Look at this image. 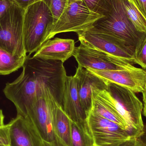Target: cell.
I'll list each match as a JSON object with an SVG mask.
<instances>
[{
	"label": "cell",
	"mask_w": 146,
	"mask_h": 146,
	"mask_svg": "<svg viewBox=\"0 0 146 146\" xmlns=\"http://www.w3.org/2000/svg\"><path fill=\"white\" fill-rule=\"evenodd\" d=\"M63 63L27 56L21 74L14 81L7 83L3 90L7 98L14 104L17 115L25 117L33 104L48 93L62 108L67 76Z\"/></svg>",
	"instance_id": "1"
},
{
	"label": "cell",
	"mask_w": 146,
	"mask_h": 146,
	"mask_svg": "<svg viewBox=\"0 0 146 146\" xmlns=\"http://www.w3.org/2000/svg\"><path fill=\"white\" fill-rule=\"evenodd\" d=\"M102 14L104 16L91 28L123 42L135 51L146 33L139 31L129 19L123 0H104Z\"/></svg>",
	"instance_id": "2"
},
{
	"label": "cell",
	"mask_w": 146,
	"mask_h": 146,
	"mask_svg": "<svg viewBox=\"0 0 146 146\" xmlns=\"http://www.w3.org/2000/svg\"><path fill=\"white\" fill-rule=\"evenodd\" d=\"M53 22V15L43 1L32 4L25 10L23 32L27 53L30 55L36 52L45 42Z\"/></svg>",
	"instance_id": "3"
},
{
	"label": "cell",
	"mask_w": 146,
	"mask_h": 146,
	"mask_svg": "<svg viewBox=\"0 0 146 146\" xmlns=\"http://www.w3.org/2000/svg\"><path fill=\"white\" fill-rule=\"evenodd\" d=\"M106 82V90L96 91L111 103L129 127L140 135L144 127L141 115L142 103L131 89L113 82Z\"/></svg>",
	"instance_id": "4"
},
{
	"label": "cell",
	"mask_w": 146,
	"mask_h": 146,
	"mask_svg": "<svg viewBox=\"0 0 146 146\" xmlns=\"http://www.w3.org/2000/svg\"><path fill=\"white\" fill-rule=\"evenodd\" d=\"M104 16L89 9L83 0H68L64 12L51 27L45 42L59 33L70 32L78 33L88 30Z\"/></svg>",
	"instance_id": "5"
},
{
	"label": "cell",
	"mask_w": 146,
	"mask_h": 146,
	"mask_svg": "<svg viewBox=\"0 0 146 146\" xmlns=\"http://www.w3.org/2000/svg\"><path fill=\"white\" fill-rule=\"evenodd\" d=\"M25 11L14 4L0 19V48L14 56H27L23 32Z\"/></svg>",
	"instance_id": "6"
},
{
	"label": "cell",
	"mask_w": 146,
	"mask_h": 146,
	"mask_svg": "<svg viewBox=\"0 0 146 146\" xmlns=\"http://www.w3.org/2000/svg\"><path fill=\"white\" fill-rule=\"evenodd\" d=\"M73 56L78 66L97 71H114L135 69L136 67L127 60L111 55L80 44L75 47Z\"/></svg>",
	"instance_id": "7"
},
{
	"label": "cell",
	"mask_w": 146,
	"mask_h": 146,
	"mask_svg": "<svg viewBox=\"0 0 146 146\" xmlns=\"http://www.w3.org/2000/svg\"><path fill=\"white\" fill-rule=\"evenodd\" d=\"M87 123L95 146H117L128 139L138 137L117 123L92 112Z\"/></svg>",
	"instance_id": "8"
},
{
	"label": "cell",
	"mask_w": 146,
	"mask_h": 146,
	"mask_svg": "<svg viewBox=\"0 0 146 146\" xmlns=\"http://www.w3.org/2000/svg\"><path fill=\"white\" fill-rule=\"evenodd\" d=\"M80 44L135 64V51L123 42L90 28L77 33Z\"/></svg>",
	"instance_id": "9"
},
{
	"label": "cell",
	"mask_w": 146,
	"mask_h": 146,
	"mask_svg": "<svg viewBox=\"0 0 146 146\" xmlns=\"http://www.w3.org/2000/svg\"><path fill=\"white\" fill-rule=\"evenodd\" d=\"M62 104L63 111L71 121L80 127L90 132L87 123L88 115L81 103L77 89V78L75 74L66 76L63 87Z\"/></svg>",
	"instance_id": "10"
},
{
	"label": "cell",
	"mask_w": 146,
	"mask_h": 146,
	"mask_svg": "<svg viewBox=\"0 0 146 146\" xmlns=\"http://www.w3.org/2000/svg\"><path fill=\"white\" fill-rule=\"evenodd\" d=\"M106 82L127 88L135 93H143L145 88L146 70L136 68L128 70L97 71L87 69Z\"/></svg>",
	"instance_id": "11"
},
{
	"label": "cell",
	"mask_w": 146,
	"mask_h": 146,
	"mask_svg": "<svg viewBox=\"0 0 146 146\" xmlns=\"http://www.w3.org/2000/svg\"><path fill=\"white\" fill-rule=\"evenodd\" d=\"M9 125V146H44V141L30 120L21 115Z\"/></svg>",
	"instance_id": "12"
},
{
	"label": "cell",
	"mask_w": 146,
	"mask_h": 146,
	"mask_svg": "<svg viewBox=\"0 0 146 146\" xmlns=\"http://www.w3.org/2000/svg\"><path fill=\"white\" fill-rule=\"evenodd\" d=\"M24 117L31 121L44 142L51 143L55 140L56 136L52 124L50 108L45 96L37 100Z\"/></svg>",
	"instance_id": "13"
},
{
	"label": "cell",
	"mask_w": 146,
	"mask_h": 146,
	"mask_svg": "<svg viewBox=\"0 0 146 146\" xmlns=\"http://www.w3.org/2000/svg\"><path fill=\"white\" fill-rule=\"evenodd\" d=\"M75 75L77 80V89L81 103L87 115L92 106V91L94 88L104 90L107 89V82L90 72L78 66Z\"/></svg>",
	"instance_id": "14"
},
{
	"label": "cell",
	"mask_w": 146,
	"mask_h": 146,
	"mask_svg": "<svg viewBox=\"0 0 146 146\" xmlns=\"http://www.w3.org/2000/svg\"><path fill=\"white\" fill-rule=\"evenodd\" d=\"M75 48L73 39L55 38L44 43L33 56L47 60L60 61L64 63L73 56Z\"/></svg>",
	"instance_id": "15"
},
{
	"label": "cell",
	"mask_w": 146,
	"mask_h": 146,
	"mask_svg": "<svg viewBox=\"0 0 146 146\" xmlns=\"http://www.w3.org/2000/svg\"><path fill=\"white\" fill-rule=\"evenodd\" d=\"M45 97L50 108L52 124L56 137L67 145L71 146V120L50 93Z\"/></svg>",
	"instance_id": "16"
},
{
	"label": "cell",
	"mask_w": 146,
	"mask_h": 146,
	"mask_svg": "<svg viewBox=\"0 0 146 146\" xmlns=\"http://www.w3.org/2000/svg\"><path fill=\"white\" fill-rule=\"evenodd\" d=\"M97 90L94 89L92 91V101L90 112L117 123L125 129L133 132L139 137L140 135L129 127L114 106L106 98L98 93Z\"/></svg>",
	"instance_id": "17"
},
{
	"label": "cell",
	"mask_w": 146,
	"mask_h": 146,
	"mask_svg": "<svg viewBox=\"0 0 146 146\" xmlns=\"http://www.w3.org/2000/svg\"><path fill=\"white\" fill-rule=\"evenodd\" d=\"M27 56H14L0 48V74L7 75L23 67Z\"/></svg>",
	"instance_id": "18"
},
{
	"label": "cell",
	"mask_w": 146,
	"mask_h": 146,
	"mask_svg": "<svg viewBox=\"0 0 146 146\" xmlns=\"http://www.w3.org/2000/svg\"><path fill=\"white\" fill-rule=\"evenodd\" d=\"M71 146H95L90 132L80 127L71 121Z\"/></svg>",
	"instance_id": "19"
},
{
	"label": "cell",
	"mask_w": 146,
	"mask_h": 146,
	"mask_svg": "<svg viewBox=\"0 0 146 146\" xmlns=\"http://www.w3.org/2000/svg\"><path fill=\"white\" fill-rule=\"evenodd\" d=\"M128 18L140 32L146 33V19L129 0H123Z\"/></svg>",
	"instance_id": "20"
},
{
	"label": "cell",
	"mask_w": 146,
	"mask_h": 146,
	"mask_svg": "<svg viewBox=\"0 0 146 146\" xmlns=\"http://www.w3.org/2000/svg\"><path fill=\"white\" fill-rule=\"evenodd\" d=\"M50 10L53 15L54 25L60 19L65 10L68 0H42Z\"/></svg>",
	"instance_id": "21"
},
{
	"label": "cell",
	"mask_w": 146,
	"mask_h": 146,
	"mask_svg": "<svg viewBox=\"0 0 146 146\" xmlns=\"http://www.w3.org/2000/svg\"><path fill=\"white\" fill-rule=\"evenodd\" d=\"M135 58V64L146 70V36L136 49Z\"/></svg>",
	"instance_id": "22"
},
{
	"label": "cell",
	"mask_w": 146,
	"mask_h": 146,
	"mask_svg": "<svg viewBox=\"0 0 146 146\" xmlns=\"http://www.w3.org/2000/svg\"><path fill=\"white\" fill-rule=\"evenodd\" d=\"M86 6L90 10L102 14L104 0H83Z\"/></svg>",
	"instance_id": "23"
},
{
	"label": "cell",
	"mask_w": 146,
	"mask_h": 146,
	"mask_svg": "<svg viewBox=\"0 0 146 146\" xmlns=\"http://www.w3.org/2000/svg\"><path fill=\"white\" fill-rule=\"evenodd\" d=\"M0 145L9 146V124L0 127Z\"/></svg>",
	"instance_id": "24"
},
{
	"label": "cell",
	"mask_w": 146,
	"mask_h": 146,
	"mask_svg": "<svg viewBox=\"0 0 146 146\" xmlns=\"http://www.w3.org/2000/svg\"><path fill=\"white\" fill-rule=\"evenodd\" d=\"M9 1L16 6L19 7L25 10L28 7L32 4L42 0H9Z\"/></svg>",
	"instance_id": "25"
},
{
	"label": "cell",
	"mask_w": 146,
	"mask_h": 146,
	"mask_svg": "<svg viewBox=\"0 0 146 146\" xmlns=\"http://www.w3.org/2000/svg\"><path fill=\"white\" fill-rule=\"evenodd\" d=\"M117 146H145L139 137H132L128 139Z\"/></svg>",
	"instance_id": "26"
},
{
	"label": "cell",
	"mask_w": 146,
	"mask_h": 146,
	"mask_svg": "<svg viewBox=\"0 0 146 146\" xmlns=\"http://www.w3.org/2000/svg\"><path fill=\"white\" fill-rule=\"evenodd\" d=\"M146 19V0H129Z\"/></svg>",
	"instance_id": "27"
},
{
	"label": "cell",
	"mask_w": 146,
	"mask_h": 146,
	"mask_svg": "<svg viewBox=\"0 0 146 146\" xmlns=\"http://www.w3.org/2000/svg\"><path fill=\"white\" fill-rule=\"evenodd\" d=\"M14 5L9 0H0V19Z\"/></svg>",
	"instance_id": "28"
},
{
	"label": "cell",
	"mask_w": 146,
	"mask_h": 146,
	"mask_svg": "<svg viewBox=\"0 0 146 146\" xmlns=\"http://www.w3.org/2000/svg\"><path fill=\"white\" fill-rule=\"evenodd\" d=\"M44 146H68L64 144L62 141L58 137H56V139L54 141L51 143H48L44 142Z\"/></svg>",
	"instance_id": "29"
},
{
	"label": "cell",
	"mask_w": 146,
	"mask_h": 146,
	"mask_svg": "<svg viewBox=\"0 0 146 146\" xmlns=\"http://www.w3.org/2000/svg\"><path fill=\"white\" fill-rule=\"evenodd\" d=\"M139 138L146 146V124L144 125L143 131L140 135L139 136Z\"/></svg>",
	"instance_id": "30"
},
{
	"label": "cell",
	"mask_w": 146,
	"mask_h": 146,
	"mask_svg": "<svg viewBox=\"0 0 146 146\" xmlns=\"http://www.w3.org/2000/svg\"><path fill=\"white\" fill-rule=\"evenodd\" d=\"M4 116L3 114L2 111L0 110V127L4 126Z\"/></svg>",
	"instance_id": "31"
},
{
	"label": "cell",
	"mask_w": 146,
	"mask_h": 146,
	"mask_svg": "<svg viewBox=\"0 0 146 146\" xmlns=\"http://www.w3.org/2000/svg\"><path fill=\"white\" fill-rule=\"evenodd\" d=\"M143 94V99L144 103H146V83L145 86V91L142 93Z\"/></svg>",
	"instance_id": "32"
},
{
	"label": "cell",
	"mask_w": 146,
	"mask_h": 146,
	"mask_svg": "<svg viewBox=\"0 0 146 146\" xmlns=\"http://www.w3.org/2000/svg\"><path fill=\"white\" fill-rule=\"evenodd\" d=\"M143 114L146 117V103H144V106H143Z\"/></svg>",
	"instance_id": "33"
},
{
	"label": "cell",
	"mask_w": 146,
	"mask_h": 146,
	"mask_svg": "<svg viewBox=\"0 0 146 146\" xmlns=\"http://www.w3.org/2000/svg\"><path fill=\"white\" fill-rule=\"evenodd\" d=\"M0 146H7V145H0Z\"/></svg>",
	"instance_id": "34"
}]
</instances>
